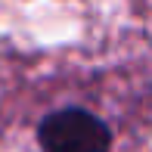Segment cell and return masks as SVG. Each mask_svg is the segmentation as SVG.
Segmentation results:
<instances>
[{
	"instance_id": "6da1fadb",
	"label": "cell",
	"mask_w": 152,
	"mask_h": 152,
	"mask_svg": "<svg viewBox=\"0 0 152 152\" xmlns=\"http://www.w3.org/2000/svg\"><path fill=\"white\" fill-rule=\"evenodd\" d=\"M37 140L44 152H109L112 130L93 112L78 106L50 112L37 127Z\"/></svg>"
}]
</instances>
